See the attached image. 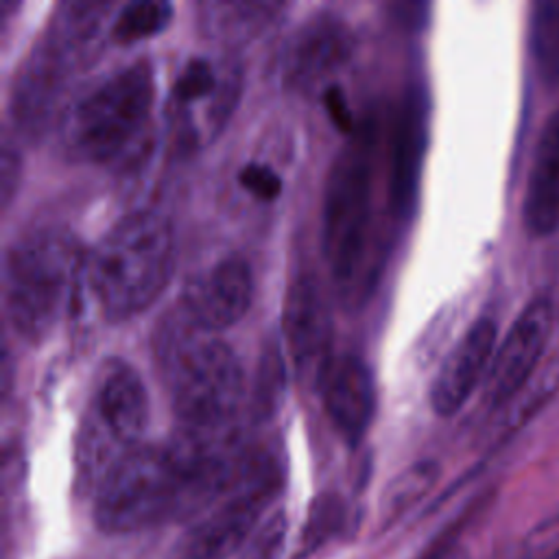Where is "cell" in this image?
I'll return each mask as SVG.
<instances>
[{
    "label": "cell",
    "instance_id": "cell-1",
    "mask_svg": "<svg viewBox=\"0 0 559 559\" xmlns=\"http://www.w3.org/2000/svg\"><path fill=\"white\" fill-rule=\"evenodd\" d=\"M107 11V2L92 0H68L52 11L11 83L9 114L24 138H39L59 122L72 79L98 55Z\"/></svg>",
    "mask_w": 559,
    "mask_h": 559
},
{
    "label": "cell",
    "instance_id": "cell-2",
    "mask_svg": "<svg viewBox=\"0 0 559 559\" xmlns=\"http://www.w3.org/2000/svg\"><path fill=\"white\" fill-rule=\"evenodd\" d=\"M155 332V354L177 426L238 424L245 376L231 345L197 328L181 308Z\"/></svg>",
    "mask_w": 559,
    "mask_h": 559
},
{
    "label": "cell",
    "instance_id": "cell-3",
    "mask_svg": "<svg viewBox=\"0 0 559 559\" xmlns=\"http://www.w3.org/2000/svg\"><path fill=\"white\" fill-rule=\"evenodd\" d=\"M373 162L376 124L369 120L338 151L325 181L323 253L345 299L367 295L380 271L373 236Z\"/></svg>",
    "mask_w": 559,
    "mask_h": 559
},
{
    "label": "cell",
    "instance_id": "cell-4",
    "mask_svg": "<svg viewBox=\"0 0 559 559\" xmlns=\"http://www.w3.org/2000/svg\"><path fill=\"white\" fill-rule=\"evenodd\" d=\"M90 290L111 321L146 310L166 288L175 264V234L166 212L124 214L87 255Z\"/></svg>",
    "mask_w": 559,
    "mask_h": 559
},
{
    "label": "cell",
    "instance_id": "cell-5",
    "mask_svg": "<svg viewBox=\"0 0 559 559\" xmlns=\"http://www.w3.org/2000/svg\"><path fill=\"white\" fill-rule=\"evenodd\" d=\"M79 262V245L57 227L33 229L7 247L4 312L20 338L39 343L52 332L68 308Z\"/></svg>",
    "mask_w": 559,
    "mask_h": 559
},
{
    "label": "cell",
    "instance_id": "cell-6",
    "mask_svg": "<svg viewBox=\"0 0 559 559\" xmlns=\"http://www.w3.org/2000/svg\"><path fill=\"white\" fill-rule=\"evenodd\" d=\"M155 98L153 68L138 59L66 107L59 146L68 159L105 164L118 157L142 131Z\"/></svg>",
    "mask_w": 559,
    "mask_h": 559
},
{
    "label": "cell",
    "instance_id": "cell-7",
    "mask_svg": "<svg viewBox=\"0 0 559 559\" xmlns=\"http://www.w3.org/2000/svg\"><path fill=\"white\" fill-rule=\"evenodd\" d=\"M148 424V393L138 371L122 358L98 365L74 435L76 487L94 491L109 469L135 445Z\"/></svg>",
    "mask_w": 559,
    "mask_h": 559
},
{
    "label": "cell",
    "instance_id": "cell-8",
    "mask_svg": "<svg viewBox=\"0 0 559 559\" xmlns=\"http://www.w3.org/2000/svg\"><path fill=\"white\" fill-rule=\"evenodd\" d=\"M183 474L168 445H135L94 491V520L105 533H133L181 515Z\"/></svg>",
    "mask_w": 559,
    "mask_h": 559
},
{
    "label": "cell",
    "instance_id": "cell-9",
    "mask_svg": "<svg viewBox=\"0 0 559 559\" xmlns=\"http://www.w3.org/2000/svg\"><path fill=\"white\" fill-rule=\"evenodd\" d=\"M277 491L280 472L275 463L255 452L240 483L181 535L173 559L238 557Z\"/></svg>",
    "mask_w": 559,
    "mask_h": 559
},
{
    "label": "cell",
    "instance_id": "cell-10",
    "mask_svg": "<svg viewBox=\"0 0 559 559\" xmlns=\"http://www.w3.org/2000/svg\"><path fill=\"white\" fill-rule=\"evenodd\" d=\"M552 321L555 304L548 295L531 299L518 314L498 345L483 382V402L491 411L504 408L533 380L550 341Z\"/></svg>",
    "mask_w": 559,
    "mask_h": 559
},
{
    "label": "cell",
    "instance_id": "cell-11",
    "mask_svg": "<svg viewBox=\"0 0 559 559\" xmlns=\"http://www.w3.org/2000/svg\"><path fill=\"white\" fill-rule=\"evenodd\" d=\"M282 334L295 373L317 386L332 360V314L312 273L304 271L290 280L282 306Z\"/></svg>",
    "mask_w": 559,
    "mask_h": 559
},
{
    "label": "cell",
    "instance_id": "cell-12",
    "mask_svg": "<svg viewBox=\"0 0 559 559\" xmlns=\"http://www.w3.org/2000/svg\"><path fill=\"white\" fill-rule=\"evenodd\" d=\"M251 299V266L242 255L229 253L186 282L179 308L197 328L214 334L238 323Z\"/></svg>",
    "mask_w": 559,
    "mask_h": 559
},
{
    "label": "cell",
    "instance_id": "cell-13",
    "mask_svg": "<svg viewBox=\"0 0 559 559\" xmlns=\"http://www.w3.org/2000/svg\"><path fill=\"white\" fill-rule=\"evenodd\" d=\"M352 52L354 33L349 24L336 13H314L297 26L284 48V85L306 92L345 66Z\"/></svg>",
    "mask_w": 559,
    "mask_h": 559
},
{
    "label": "cell",
    "instance_id": "cell-14",
    "mask_svg": "<svg viewBox=\"0 0 559 559\" xmlns=\"http://www.w3.org/2000/svg\"><path fill=\"white\" fill-rule=\"evenodd\" d=\"M496 321L491 317H480L456 341L430 386V406L437 415L450 417L459 413L474 389L485 382L496 354Z\"/></svg>",
    "mask_w": 559,
    "mask_h": 559
},
{
    "label": "cell",
    "instance_id": "cell-15",
    "mask_svg": "<svg viewBox=\"0 0 559 559\" xmlns=\"http://www.w3.org/2000/svg\"><path fill=\"white\" fill-rule=\"evenodd\" d=\"M426 142V103L411 90L393 118L386 146V203L397 221H406L417 201V175Z\"/></svg>",
    "mask_w": 559,
    "mask_h": 559
},
{
    "label": "cell",
    "instance_id": "cell-16",
    "mask_svg": "<svg viewBox=\"0 0 559 559\" xmlns=\"http://www.w3.org/2000/svg\"><path fill=\"white\" fill-rule=\"evenodd\" d=\"M317 389L336 432L356 445L376 413V382L367 362L356 354L332 356Z\"/></svg>",
    "mask_w": 559,
    "mask_h": 559
},
{
    "label": "cell",
    "instance_id": "cell-17",
    "mask_svg": "<svg viewBox=\"0 0 559 559\" xmlns=\"http://www.w3.org/2000/svg\"><path fill=\"white\" fill-rule=\"evenodd\" d=\"M524 227L533 238L559 231V109L539 133L522 205Z\"/></svg>",
    "mask_w": 559,
    "mask_h": 559
},
{
    "label": "cell",
    "instance_id": "cell-18",
    "mask_svg": "<svg viewBox=\"0 0 559 559\" xmlns=\"http://www.w3.org/2000/svg\"><path fill=\"white\" fill-rule=\"evenodd\" d=\"M280 2H203L201 28L225 44H242L264 31L282 11Z\"/></svg>",
    "mask_w": 559,
    "mask_h": 559
},
{
    "label": "cell",
    "instance_id": "cell-19",
    "mask_svg": "<svg viewBox=\"0 0 559 559\" xmlns=\"http://www.w3.org/2000/svg\"><path fill=\"white\" fill-rule=\"evenodd\" d=\"M284 358L277 338H269L258 356L255 376L249 393V419L253 424L269 421L277 408L282 406L284 397Z\"/></svg>",
    "mask_w": 559,
    "mask_h": 559
},
{
    "label": "cell",
    "instance_id": "cell-20",
    "mask_svg": "<svg viewBox=\"0 0 559 559\" xmlns=\"http://www.w3.org/2000/svg\"><path fill=\"white\" fill-rule=\"evenodd\" d=\"M173 20V4L164 0H133L127 2L109 24V37L118 44H133L138 39L162 33Z\"/></svg>",
    "mask_w": 559,
    "mask_h": 559
},
{
    "label": "cell",
    "instance_id": "cell-21",
    "mask_svg": "<svg viewBox=\"0 0 559 559\" xmlns=\"http://www.w3.org/2000/svg\"><path fill=\"white\" fill-rule=\"evenodd\" d=\"M439 476V465L435 461H417L397 474L382 493V522L384 526L393 524L402 513H406Z\"/></svg>",
    "mask_w": 559,
    "mask_h": 559
},
{
    "label": "cell",
    "instance_id": "cell-22",
    "mask_svg": "<svg viewBox=\"0 0 559 559\" xmlns=\"http://www.w3.org/2000/svg\"><path fill=\"white\" fill-rule=\"evenodd\" d=\"M533 57L546 85L559 83V2H537L533 11Z\"/></svg>",
    "mask_w": 559,
    "mask_h": 559
},
{
    "label": "cell",
    "instance_id": "cell-23",
    "mask_svg": "<svg viewBox=\"0 0 559 559\" xmlns=\"http://www.w3.org/2000/svg\"><path fill=\"white\" fill-rule=\"evenodd\" d=\"M288 520L282 509L266 515L245 542L236 559H282L286 548Z\"/></svg>",
    "mask_w": 559,
    "mask_h": 559
},
{
    "label": "cell",
    "instance_id": "cell-24",
    "mask_svg": "<svg viewBox=\"0 0 559 559\" xmlns=\"http://www.w3.org/2000/svg\"><path fill=\"white\" fill-rule=\"evenodd\" d=\"M221 85L218 70L205 57H192L179 70L175 79V98L177 103H192L199 98H212Z\"/></svg>",
    "mask_w": 559,
    "mask_h": 559
},
{
    "label": "cell",
    "instance_id": "cell-25",
    "mask_svg": "<svg viewBox=\"0 0 559 559\" xmlns=\"http://www.w3.org/2000/svg\"><path fill=\"white\" fill-rule=\"evenodd\" d=\"M345 520V504L336 493H321L308 513L304 528V550H312L334 535Z\"/></svg>",
    "mask_w": 559,
    "mask_h": 559
},
{
    "label": "cell",
    "instance_id": "cell-26",
    "mask_svg": "<svg viewBox=\"0 0 559 559\" xmlns=\"http://www.w3.org/2000/svg\"><path fill=\"white\" fill-rule=\"evenodd\" d=\"M515 559H559V507L528 531Z\"/></svg>",
    "mask_w": 559,
    "mask_h": 559
},
{
    "label": "cell",
    "instance_id": "cell-27",
    "mask_svg": "<svg viewBox=\"0 0 559 559\" xmlns=\"http://www.w3.org/2000/svg\"><path fill=\"white\" fill-rule=\"evenodd\" d=\"M238 181L245 190H249L260 201H273L282 192V177L269 166L260 162H249L240 168Z\"/></svg>",
    "mask_w": 559,
    "mask_h": 559
},
{
    "label": "cell",
    "instance_id": "cell-28",
    "mask_svg": "<svg viewBox=\"0 0 559 559\" xmlns=\"http://www.w3.org/2000/svg\"><path fill=\"white\" fill-rule=\"evenodd\" d=\"M20 181V151L11 142L9 135L2 140V153H0V194H2V207H9Z\"/></svg>",
    "mask_w": 559,
    "mask_h": 559
},
{
    "label": "cell",
    "instance_id": "cell-29",
    "mask_svg": "<svg viewBox=\"0 0 559 559\" xmlns=\"http://www.w3.org/2000/svg\"><path fill=\"white\" fill-rule=\"evenodd\" d=\"M323 103H325V109L330 111L334 124H336L341 131H345V133L354 131V118H352L347 98H345V94L341 92V87H336V85L328 87V90L323 92Z\"/></svg>",
    "mask_w": 559,
    "mask_h": 559
},
{
    "label": "cell",
    "instance_id": "cell-30",
    "mask_svg": "<svg viewBox=\"0 0 559 559\" xmlns=\"http://www.w3.org/2000/svg\"><path fill=\"white\" fill-rule=\"evenodd\" d=\"M417 559H467V557H465V548L456 542L454 535H443Z\"/></svg>",
    "mask_w": 559,
    "mask_h": 559
}]
</instances>
